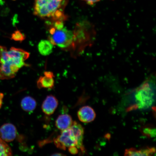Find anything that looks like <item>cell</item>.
Listing matches in <instances>:
<instances>
[{"mask_svg":"<svg viewBox=\"0 0 156 156\" xmlns=\"http://www.w3.org/2000/svg\"><path fill=\"white\" fill-rule=\"evenodd\" d=\"M66 0H35L34 13L41 17H52L56 11L63 9Z\"/></svg>","mask_w":156,"mask_h":156,"instance_id":"cell-1","label":"cell"},{"mask_svg":"<svg viewBox=\"0 0 156 156\" xmlns=\"http://www.w3.org/2000/svg\"><path fill=\"white\" fill-rule=\"evenodd\" d=\"M49 32L50 35L49 40L53 45L61 48H66L71 46L73 43V33L65 27L60 29L52 27L50 29Z\"/></svg>","mask_w":156,"mask_h":156,"instance_id":"cell-2","label":"cell"},{"mask_svg":"<svg viewBox=\"0 0 156 156\" xmlns=\"http://www.w3.org/2000/svg\"><path fill=\"white\" fill-rule=\"evenodd\" d=\"M154 91L149 82L144 83L136 93V101L140 108H148L154 101Z\"/></svg>","mask_w":156,"mask_h":156,"instance_id":"cell-3","label":"cell"},{"mask_svg":"<svg viewBox=\"0 0 156 156\" xmlns=\"http://www.w3.org/2000/svg\"><path fill=\"white\" fill-rule=\"evenodd\" d=\"M54 141L56 147L61 149L65 150L66 147L73 146L77 147L76 140L70 128L62 131L61 134Z\"/></svg>","mask_w":156,"mask_h":156,"instance_id":"cell-4","label":"cell"},{"mask_svg":"<svg viewBox=\"0 0 156 156\" xmlns=\"http://www.w3.org/2000/svg\"><path fill=\"white\" fill-rule=\"evenodd\" d=\"M17 135L16 128L12 124H5L0 127V138L5 142L13 141Z\"/></svg>","mask_w":156,"mask_h":156,"instance_id":"cell-5","label":"cell"},{"mask_svg":"<svg viewBox=\"0 0 156 156\" xmlns=\"http://www.w3.org/2000/svg\"><path fill=\"white\" fill-rule=\"evenodd\" d=\"M73 135L76 140L77 145V147L80 149L82 152L84 151V148L83 147V141L84 130L83 126L76 122H73V124L70 128Z\"/></svg>","mask_w":156,"mask_h":156,"instance_id":"cell-6","label":"cell"},{"mask_svg":"<svg viewBox=\"0 0 156 156\" xmlns=\"http://www.w3.org/2000/svg\"><path fill=\"white\" fill-rule=\"evenodd\" d=\"M77 115L81 122L89 123L93 122L95 119L96 114L91 107L85 106L80 109L77 113Z\"/></svg>","mask_w":156,"mask_h":156,"instance_id":"cell-7","label":"cell"},{"mask_svg":"<svg viewBox=\"0 0 156 156\" xmlns=\"http://www.w3.org/2000/svg\"><path fill=\"white\" fill-rule=\"evenodd\" d=\"M58 105V102L57 98L53 95H48L42 103V110L46 115H52L55 111Z\"/></svg>","mask_w":156,"mask_h":156,"instance_id":"cell-8","label":"cell"},{"mask_svg":"<svg viewBox=\"0 0 156 156\" xmlns=\"http://www.w3.org/2000/svg\"><path fill=\"white\" fill-rule=\"evenodd\" d=\"M19 68L15 65L2 64L0 66V79L9 80L15 77Z\"/></svg>","mask_w":156,"mask_h":156,"instance_id":"cell-9","label":"cell"},{"mask_svg":"<svg viewBox=\"0 0 156 156\" xmlns=\"http://www.w3.org/2000/svg\"><path fill=\"white\" fill-rule=\"evenodd\" d=\"M73 123L71 116L66 114L60 115L55 122V126L58 129L63 130L69 128Z\"/></svg>","mask_w":156,"mask_h":156,"instance_id":"cell-10","label":"cell"},{"mask_svg":"<svg viewBox=\"0 0 156 156\" xmlns=\"http://www.w3.org/2000/svg\"><path fill=\"white\" fill-rule=\"evenodd\" d=\"M155 149L153 147H147L140 149L130 148L125 152L126 156H151L155 153Z\"/></svg>","mask_w":156,"mask_h":156,"instance_id":"cell-11","label":"cell"},{"mask_svg":"<svg viewBox=\"0 0 156 156\" xmlns=\"http://www.w3.org/2000/svg\"><path fill=\"white\" fill-rule=\"evenodd\" d=\"M8 53L11 57L14 59H19L23 61L28 59L30 56V54L21 49L11 48L8 51Z\"/></svg>","mask_w":156,"mask_h":156,"instance_id":"cell-12","label":"cell"},{"mask_svg":"<svg viewBox=\"0 0 156 156\" xmlns=\"http://www.w3.org/2000/svg\"><path fill=\"white\" fill-rule=\"evenodd\" d=\"M54 45L49 41H41L38 44V50L41 55L47 56L52 53Z\"/></svg>","mask_w":156,"mask_h":156,"instance_id":"cell-13","label":"cell"},{"mask_svg":"<svg viewBox=\"0 0 156 156\" xmlns=\"http://www.w3.org/2000/svg\"><path fill=\"white\" fill-rule=\"evenodd\" d=\"M21 108L27 112H31L34 110L37 106L36 100L30 96L24 98L21 100Z\"/></svg>","mask_w":156,"mask_h":156,"instance_id":"cell-14","label":"cell"},{"mask_svg":"<svg viewBox=\"0 0 156 156\" xmlns=\"http://www.w3.org/2000/svg\"><path fill=\"white\" fill-rule=\"evenodd\" d=\"M54 81L53 77L47 76H41L39 78L37 85L39 89H52L54 86Z\"/></svg>","mask_w":156,"mask_h":156,"instance_id":"cell-15","label":"cell"},{"mask_svg":"<svg viewBox=\"0 0 156 156\" xmlns=\"http://www.w3.org/2000/svg\"><path fill=\"white\" fill-rule=\"evenodd\" d=\"M11 148L6 142L0 138V156H9L12 155Z\"/></svg>","mask_w":156,"mask_h":156,"instance_id":"cell-16","label":"cell"},{"mask_svg":"<svg viewBox=\"0 0 156 156\" xmlns=\"http://www.w3.org/2000/svg\"><path fill=\"white\" fill-rule=\"evenodd\" d=\"M26 38L25 35L21 33L20 31L17 30L15 31L12 35L11 38L12 40L18 41H22Z\"/></svg>","mask_w":156,"mask_h":156,"instance_id":"cell-17","label":"cell"},{"mask_svg":"<svg viewBox=\"0 0 156 156\" xmlns=\"http://www.w3.org/2000/svg\"><path fill=\"white\" fill-rule=\"evenodd\" d=\"M54 28L56 29H60L64 27L63 21H56L54 25Z\"/></svg>","mask_w":156,"mask_h":156,"instance_id":"cell-18","label":"cell"},{"mask_svg":"<svg viewBox=\"0 0 156 156\" xmlns=\"http://www.w3.org/2000/svg\"><path fill=\"white\" fill-rule=\"evenodd\" d=\"M70 153L73 154H76L78 153V148L75 146H71L68 149Z\"/></svg>","mask_w":156,"mask_h":156,"instance_id":"cell-19","label":"cell"},{"mask_svg":"<svg viewBox=\"0 0 156 156\" xmlns=\"http://www.w3.org/2000/svg\"><path fill=\"white\" fill-rule=\"evenodd\" d=\"M82 1H84L88 5H93L101 1V0H82Z\"/></svg>","mask_w":156,"mask_h":156,"instance_id":"cell-20","label":"cell"},{"mask_svg":"<svg viewBox=\"0 0 156 156\" xmlns=\"http://www.w3.org/2000/svg\"><path fill=\"white\" fill-rule=\"evenodd\" d=\"M144 133H145L146 134H150L151 136H153V129H151L150 128H146L145 130H144Z\"/></svg>","mask_w":156,"mask_h":156,"instance_id":"cell-21","label":"cell"},{"mask_svg":"<svg viewBox=\"0 0 156 156\" xmlns=\"http://www.w3.org/2000/svg\"><path fill=\"white\" fill-rule=\"evenodd\" d=\"M44 74V76H47L52 77H54V74L52 72L49 71L45 72Z\"/></svg>","mask_w":156,"mask_h":156,"instance_id":"cell-22","label":"cell"},{"mask_svg":"<svg viewBox=\"0 0 156 156\" xmlns=\"http://www.w3.org/2000/svg\"><path fill=\"white\" fill-rule=\"evenodd\" d=\"M52 156H63L65 155L63 154H60L59 153H57L55 154H53L52 155Z\"/></svg>","mask_w":156,"mask_h":156,"instance_id":"cell-23","label":"cell"}]
</instances>
